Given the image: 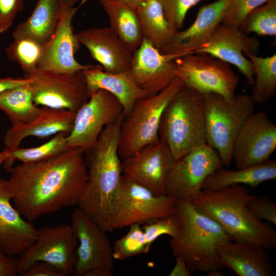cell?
Wrapping results in <instances>:
<instances>
[{
  "label": "cell",
  "mask_w": 276,
  "mask_h": 276,
  "mask_svg": "<svg viewBox=\"0 0 276 276\" xmlns=\"http://www.w3.org/2000/svg\"><path fill=\"white\" fill-rule=\"evenodd\" d=\"M7 186L14 207L27 220L78 205L87 177L85 153L69 148L47 159L8 171Z\"/></svg>",
  "instance_id": "1"
},
{
  "label": "cell",
  "mask_w": 276,
  "mask_h": 276,
  "mask_svg": "<svg viewBox=\"0 0 276 276\" xmlns=\"http://www.w3.org/2000/svg\"><path fill=\"white\" fill-rule=\"evenodd\" d=\"M250 195L244 185L217 190H202L192 201L202 213L216 221L234 240L260 245L266 249L276 246V231L250 211Z\"/></svg>",
  "instance_id": "3"
},
{
  "label": "cell",
  "mask_w": 276,
  "mask_h": 276,
  "mask_svg": "<svg viewBox=\"0 0 276 276\" xmlns=\"http://www.w3.org/2000/svg\"><path fill=\"white\" fill-rule=\"evenodd\" d=\"M10 158V153L6 150H4L0 153V164L4 163L5 164H7Z\"/></svg>",
  "instance_id": "47"
},
{
  "label": "cell",
  "mask_w": 276,
  "mask_h": 276,
  "mask_svg": "<svg viewBox=\"0 0 276 276\" xmlns=\"http://www.w3.org/2000/svg\"><path fill=\"white\" fill-rule=\"evenodd\" d=\"M239 29L247 35L255 33L259 36H275L276 0H268L251 11Z\"/></svg>",
  "instance_id": "34"
},
{
  "label": "cell",
  "mask_w": 276,
  "mask_h": 276,
  "mask_svg": "<svg viewBox=\"0 0 276 276\" xmlns=\"http://www.w3.org/2000/svg\"><path fill=\"white\" fill-rule=\"evenodd\" d=\"M221 268L239 276H271L273 266L265 248L251 243L233 240L218 249Z\"/></svg>",
  "instance_id": "24"
},
{
  "label": "cell",
  "mask_w": 276,
  "mask_h": 276,
  "mask_svg": "<svg viewBox=\"0 0 276 276\" xmlns=\"http://www.w3.org/2000/svg\"><path fill=\"white\" fill-rule=\"evenodd\" d=\"M135 8L144 39L159 51L178 30L167 20L157 0H146Z\"/></svg>",
  "instance_id": "29"
},
{
  "label": "cell",
  "mask_w": 276,
  "mask_h": 276,
  "mask_svg": "<svg viewBox=\"0 0 276 276\" xmlns=\"http://www.w3.org/2000/svg\"><path fill=\"white\" fill-rule=\"evenodd\" d=\"M67 134L61 132L47 143L38 147L20 148L19 147L10 154L8 162L5 164L8 171L15 160L22 163H33L44 160L56 156L69 148L67 143Z\"/></svg>",
  "instance_id": "32"
},
{
  "label": "cell",
  "mask_w": 276,
  "mask_h": 276,
  "mask_svg": "<svg viewBox=\"0 0 276 276\" xmlns=\"http://www.w3.org/2000/svg\"><path fill=\"white\" fill-rule=\"evenodd\" d=\"M18 275L17 259L7 256L0 248V276Z\"/></svg>",
  "instance_id": "42"
},
{
  "label": "cell",
  "mask_w": 276,
  "mask_h": 276,
  "mask_svg": "<svg viewBox=\"0 0 276 276\" xmlns=\"http://www.w3.org/2000/svg\"><path fill=\"white\" fill-rule=\"evenodd\" d=\"M248 206L257 218L276 225V204L269 198L256 196L248 202Z\"/></svg>",
  "instance_id": "39"
},
{
  "label": "cell",
  "mask_w": 276,
  "mask_h": 276,
  "mask_svg": "<svg viewBox=\"0 0 276 276\" xmlns=\"http://www.w3.org/2000/svg\"><path fill=\"white\" fill-rule=\"evenodd\" d=\"M206 143L219 155L223 166L232 160L235 140L247 120L255 112L250 96L240 94L230 101L221 96L203 95Z\"/></svg>",
  "instance_id": "7"
},
{
  "label": "cell",
  "mask_w": 276,
  "mask_h": 276,
  "mask_svg": "<svg viewBox=\"0 0 276 276\" xmlns=\"http://www.w3.org/2000/svg\"><path fill=\"white\" fill-rule=\"evenodd\" d=\"M124 116L118 99L105 90H98L76 112L72 130L67 136L68 147H78L87 153L103 129Z\"/></svg>",
  "instance_id": "13"
},
{
  "label": "cell",
  "mask_w": 276,
  "mask_h": 276,
  "mask_svg": "<svg viewBox=\"0 0 276 276\" xmlns=\"http://www.w3.org/2000/svg\"><path fill=\"white\" fill-rule=\"evenodd\" d=\"M268 0H231L223 14L222 24L239 28L246 16Z\"/></svg>",
  "instance_id": "36"
},
{
  "label": "cell",
  "mask_w": 276,
  "mask_h": 276,
  "mask_svg": "<svg viewBox=\"0 0 276 276\" xmlns=\"http://www.w3.org/2000/svg\"><path fill=\"white\" fill-rule=\"evenodd\" d=\"M260 47V42L256 38L249 37L239 28L221 23L209 39L193 53L208 54L235 65L248 84L252 86L255 82L253 65L243 53L256 55Z\"/></svg>",
  "instance_id": "17"
},
{
  "label": "cell",
  "mask_w": 276,
  "mask_h": 276,
  "mask_svg": "<svg viewBox=\"0 0 276 276\" xmlns=\"http://www.w3.org/2000/svg\"><path fill=\"white\" fill-rule=\"evenodd\" d=\"M77 10L75 7L61 8L56 30L51 38L43 44L42 54L37 70L73 74L93 65L81 64L74 57L80 45L72 25Z\"/></svg>",
  "instance_id": "18"
},
{
  "label": "cell",
  "mask_w": 276,
  "mask_h": 276,
  "mask_svg": "<svg viewBox=\"0 0 276 276\" xmlns=\"http://www.w3.org/2000/svg\"><path fill=\"white\" fill-rule=\"evenodd\" d=\"M86 1V0H59L61 8L63 9L73 7L77 3L81 2L82 4H83Z\"/></svg>",
  "instance_id": "45"
},
{
  "label": "cell",
  "mask_w": 276,
  "mask_h": 276,
  "mask_svg": "<svg viewBox=\"0 0 276 276\" xmlns=\"http://www.w3.org/2000/svg\"><path fill=\"white\" fill-rule=\"evenodd\" d=\"M231 0H217L200 8L193 23L178 31L159 52L175 59L193 53L210 37L222 22L225 10Z\"/></svg>",
  "instance_id": "20"
},
{
  "label": "cell",
  "mask_w": 276,
  "mask_h": 276,
  "mask_svg": "<svg viewBox=\"0 0 276 276\" xmlns=\"http://www.w3.org/2000/svg\"><path fill=\"white\" fill-rule=\"evenodd\" d=\"M175 160L170 149L160 140L123 159L122 174L156 196L166 195L167 181Z\"/></svg>",
  "instance_id": "15"
},
{
  "label": "cell",
  "mask_w": 276,
  "mask_h": 276,
  "mask_svg": "<svg viewBox=\"0 0 276 276\" xmlns=\"http://www.w3.org/2000/svg\"><path fill=\"white\" fill-rule=\"evenodd\" d=\"M75 35L105 72L117 73L130 70L132 53L109 26L90 27Z\"/></svg>",
  "instance_id": "21"
},
{
  "label": "cell",
  "mask_w": 276,
  "mask_h": 276,
  "mask_svg": "<svg viewBox=\"0 0 276 276\" xmlns=\"http://www.w3.org/2000/svg\"><path fill=\"white\" fill-rule=\"evenodd\" d=\"M190 273L185 260L181 255L175 256V263L170 272V276H190Z\"/></svg>",
  "instance_id": "44"
},
{
  "label": "cell",
  "mask_w": 276,
  "mask_h": 276,
  "mask_svg": "<svg viewBox=\"0 0 276 276\" xmlns=\"http://www.w3.org/2000/svg\"><path fill=\"white\" fill-rule=\"evenodd\" d=\"M276 179V160H268L257 165L236 170L223 167L216 169L205 179L202 190H217L235 185H244L252 189L266 181Z\"/></svg>",
  "instance_id": "26"
},
{
  "label": "cell",
  "mask_w": 276,
  "mask_h": 276,
  "mask_svg": "<svg viewBox=\"0 0 276 276\" xmlns=\"http://www.w3.org/2000/svg\"><path fill=\"white\" fill-rule=\"evenodd\" d=\"M108 16L109 27L132 53L143 41L135 8L118 0H97Z\"/></svg>",
  "instance_id": "28"
},
{
  "label": "cell",
  "mask_w": 276,
  "mask_h": 276,
  "mask_svg": "<svg viewBox=\"0 0 276 276\" xmlns=\"http://www.w3.org/2000/svg\"><path fill=\"white\" fill-rule=\"evenodd\" d=\"M142 228L147 244L150 248L152 243L162 235H168L171 238L176 236L178 232L179 225L177 218L174 213L172 215L144 224Z\"/></svg>",
  "instance_id": "37"
},
{
  "label": "cell",
  "mask_w": 276,
  "mask_h": 276,
  "mask_svg": "<svg viewBox=\"0 0 276 276\" xmlns=\"http://www.w3.org/2000/svg\"><path fill=\"white\" fill-rule=\"evenodd\" d=\"M122 3L128 5L133 8L143 3L146 0H118Z\"/></svg>",
  "instance_id": "46"
},
{
  "label": "cell",
  "mask_w": 276,
  "mask_h": 276,
  "mask_svg": "<svg viewBox=\"0 0 276 276\" xmlns=\"http://www.w3.org/2000/svg\"><path fill=\"white\" fill-rule=\"evenodd\" d=\"M183 86L182 81L176 77L159 93L138 100L124 116L118 145L121 158L129 157L144 147L160 141L158 128L162 114Z\"/></svg>",
  "instance_id": "6"
},
{
  "label": "cell",
  "mask_w": 276,
  "mask_h": 276,
  "mask_svg": "<svg viewBox=\"0 0 276 276\" xmlns=\"http://www.w3.org/2000/svg\"><path fill=\"white\" fill-rule=\"evenodd\" d=\"M20 276H63L53 265L43 261L32 264Z\"/></svg>",
  "instance_id": "41"
},
{
  "label": "cell",
  "mask_w": 276,
  "mask_h": 276,
  "mask_svg": "<svg viewBox=\"0 0 276 276\" xmlns=\"http://www.w3.org/2000/svg\"><path fill=\"white\" fill-rule=\"evenodd\" d=\"M276 149V125L264 111L255 112L245 122L234 144L232 160L237 169L262 164Z\"/></svg>",
  "instance_id": "16"
},
{
  "label": "cell",
  "mask_w": 276,
  "mask_h": 276,
  "mask_svg": "<svg viewBox=\"0 0 276 276\" xmlns=\"http://www.w3.org/2000/svg\"><path fill=\"white\" fill-rule=\"evenodd\" d=\"M7 181L0 178V248L8 256H20L34 242L37 228L11 203Z\"/></svg>",
  "instance_id": "22"
},
{
  "label": "cell",
  "mask_w": 276,
  "mask_h": 276,
  "mask_svg": "<svg viewBox=\"0 0 276 276\" xmlns=\"http://www.w3.org/2000/svg\"><path fill=\"white\" fill-rule=\"evenodd\" d=\"M167 20L178 31L181 29L189 9L202 0H157Z\"/></svg>",
  "instance_id": "38"
},
{
  "label": "cell",
  "mask_w": 276,
  "mask_h": 276,
  "mask_svg": "<svg viewBox=\"0 0 276 276\" xmlns=\"http://www.w3.org/2000/svg\"><path fill=\"white\" fill-rule=\"evenodd\" d=\"M25 77L32 79L30 84L37 106L76 112L89 98L82 71L61 74L36 70Z\"/></svg>",
  "instance_id": "14"
},
{
  "label": "cell",
  "mask_w": 276,
  "mask_h": 276,
  "mask_svg": "<svg viewBox=\"0 0 276 276\" xmlns=\"http://www.w3.org/2000/svg\"><path fill=\"white\" fill-rule=\"evenodd\" d=\"M77 246L71 225L37 228L34 242L17 259L18 275L39 261L53 265L63 276L73 274Z\"/></svg>",
  "instance_id": "11"
},
{
  "label": "cell",
  "mask_w": 276,
  "mask_h": 276,
  "mask_svg": "<svg viewBox=\"0 0 276 276\" xmlns=\"http://www.w3.org/2000/svg\"><path fill=\"white\" fill-rule=\"evenodd\" d=\"M75 112L66 109L47 107L42 108L40 115L32 121L12 125L4 136L5 149L10 154L18 148L26 137L34 136L45 137L63 132H71L76 116Z\"/></svg>",
  "instance_id": "23"
},
{
  "label": "cell",
  "mask_w": 276,
  "mask_h": 276,
  "mask_svg": "<svg viewBox=\"0 0 276 276\" xmlns=\"http://www.w3.org/2000/svg\"><path fill=\"white\" fill-rule=\"evenodd\" d=\"M217 152L205 143L175 159L166 187V195L177 201H192L213 171L223 167Z\"/></svg>",
  "instance_id": "12"
},
{
  "label": "cell",
  "mask_w": 276,
  "mask_h": 276,
  "mask_svg": "<svg viewBox=\"0 0 276 276\" xmlns=\"http://www.w3.org/2000/svg\"><path fill=\"white\" fill-rule=\"evenodd\" d=\"M243 54L251 61L255 73L250 97L255 104H264L276 93V54L266 57L248 53Z\"/></svg>",
  "instance_id": "31"
},
{
  "label": "cell",
  "mask_w": 276,
  "mask_h": 276,
  "mask_svg": "<svg viewBox=\"0 0 276 276\" xmlns=\"http://www.w3.org/2000/svg\"><path fill=\"white\" fill-rule=\"evenodd\" d=\"M71 225L78 243L73 275H113L115 260L106 232L79 208L72 214Z\"/></svg>",
  "instance_id": "9"
},
{
  "label": "cell",
  "mask_w": 276,
  "mask_h": 276,
  "mask_svg": "<svg viewBox=\"0 0 276 276\" xmlns=\"http://www.w3.org/2000/svg\"><path fill=\"white\" fill-rule=\"evenodd\" d=\"M206 272L208 274L206 275L209 276H221L224 275L223 273L219 269L211 270Z\"/></svg>",
  "instance_id": "48"
},
{
  "label": "cell",
  "mask_w": 276,
  "mask_h": 276,
  "mask_svg": "<svg viewBox=\"0 0 276 276\" xmlns=\"http://www.w3.org/2000/svg\"><path fill=\"white\" fill-rule=\"evenodd\" d=\"M158 135L175 159L206 143L203 95L184 85L165 108Z\"/></svg>",
  "instance_id": "5"
},
{
  "label": "cell",
  "mask_w": 276,
  "mask_h": 276,
  "mask_svg": "<svg viewBox=\"0 0 276 276\" xmlns=\"http://www.w3.org/2000/svg\"><path fill=\"white\" fill-rule=\"evenodd\" d=\"M43 44L29 38H15L5 49L8 58L17 63L26 75L37 70L41 58Z\"/></svg>",
  "instance_id": "33"
},
{
  "label": "cell",
  "mask_w": 276,
  "mask_h": 276,
  "mask_svg": "<svg viewBox=\"0 0 276 276\" xmlns=\"http://www.w3.org/2000/svg\"><path fill=\"white\" fill-rule=\"evenodd\" d=\"M30 83L0 94V109L6 113L12 125L30 122L41 113L42 108L38 107L33 102Z\"/></svg>",
  "instance_id": "30"
},
{
  "label": "cell",
  "mask_w": 276,
  "mask_h": 276,
  "mask_svg": "<svg viewBox=\"0 0 276 276\" xmlns=\"http://www.w3.org/2000/svg\"><path fill=\"white\" fill-rule=\"evenodd\" d=\"M89 98L99 89L114 96L123 106L124 114L128 113L139 99L149 96L135 82L130 70L117 73L105 72L100 64L82 71Z\"/></svg>",
  "instance_id": "25"
},
{
  "label": "cell",
  "mask_w": 276,
  "mask_h": 276,
  "mask_svg": "<svg viewBox=\"0 0 276 276\" xmlns=\"http://www.w3.org/2000/svg\"><path fill=\"white\" fill-rule=\"evenodd\" d=\"M175 214L179 228L170 241L173 256H183L191 274L221 268L218 249L233 239L192 201H177Z\"/></svg>",
  "instance_id": "4"
},
{
  "label": "cell",
  "mask_w": 276,
  "mask_h": 276,
  "mask_svg": "<svg viewBox=\"0 0 276 276\" xmlns=\"http://www.w3.org/2000/svg\"><path fill=\"white\" fill-rule=\"evenodd\" d=\"M123 117L107 125L94 147L85 153L87 181L78 205L106 232L111 202L123 175L118 145Z\"/></svg>",
  "instance_id": "2"
},
{
  "label": "cell",
  "mask_w": 276,
  "mask_h": 276,
  "mask_svg": "<svg viewBox=\"0 0 276 276\" xmlns=\"http://www.w3.org/2000/svg\"><path fill=\"white\" fill-rule=\"evenodd\" d=\"M32 79L30 77L25 78H13V77H0V94L4 91L14 87L25 84L31 82Z\"/></svg>",
  "instance_id": "43"
},
{
  "label": "cell",
  "mask_w": 276,
  "mask_h": 276,
  "mask_svg": "<svg viewBox=\"0 0 276 276\" xmlns=\"http://www.w3.org/2000/svg\"><path fill=\"white\" fill-rule=\"evenodd\" d=\"M177 201L167 195L156 196L122 175L109 210L107 232L146 224L174 214Z\"/></svg>",
  "instance_id": "8"
},
{
  "label": "cell",
  "mask_w": 276,
  "mask_h": 276,
  "mask_svg": "<svg viewBox=\"0 0 276 276\" xmlns=\"http://www.w3.org/2000/svg\"><path fill=\"white\" fill-rule=\"evenodd\" d=\"M174 57L162 54L143 39L132 53L130 71L137 85L149 95H156L176 78Z\"/></svg>",
  "instance_id": "19"
},
{
  "label": "cell",
  "mask_w": 276,
  "mask_h": 276,
  "mask_svg": "<svg viewBox=\"0 0 276 276\" xmlns=\"http://www.w3.org/2000/svg\"><path fill=\"white\" fill-rule=\"evenodd\" d=\"M124 236L117 240L112 245L114 260H124L132 257L147 254L150 249L145 240L140 224H134Z\"/></svg>",
  "instance_id": "35"
},
{
  "label": "cell",
  "mask_w": 276,
  "mask_h": 276,
  "mask_svg": "<svg viewBox=\"0 0 276 276\" xmlns=\"http://www.w3.org/2000/svg\"><path fill=\"white\" fill-rule=\"evenodd\" d=\"M59 0H38L31 14L12 32L15 38H29L44 44L53 35L61 11Z\"/></svg>",
  "instance_id": "27"
},
{
  "label": "cell",
  "mask_w": 276,
  "mask_h": 276,
  "mask_svg": "<svg viewBox=\"0 0 276 276\" xmlns=\"http://www.w3.org/2000/svg\"><path fill=\"white\" fill-rule=\"evenodd\" d=\"M175 76L185 86L204 95L218 94L227 100L235 96L239 78L229 63L205 53H193L174 59Z\"/></svg>",
  "instance_id": "10"
},
{
  "label": "cell",
  "mask_w": 276,
  "mask_h": 276,
  "mask_svg": "<svg viewBox=\"0 0 276 276\" xmlns=\"http://www.w3.org/2000/svg\"><path fill=\"white\" fill-rule=\"evenodd\" d=\"M25 0H0V33L12 26L17 14L24 7Z\"/></svg>",
  "instance_id": "40"
}]
</instances>
